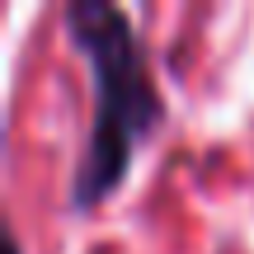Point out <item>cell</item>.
Masks as SVG:
<instances>
[{
    "label": "cell",
    "mask_w": 254,
    "mask_h": 254,
    "mask_svg": "<svg viewBox=\"0 0 254 254\" xmlns=\"http://www.w3.org/2000/svg\"><path fill=\"white\" fill-rule=\"evenodd\" d=\"M66 33L90 66L94 90L85 155L71 174V207L90 212L123 189L141 141L165 123V99L151 80L146 43L136 38L127 9L109 0H75L66 5Z\"/></svg>",
    "instance_id": "6da1fadb"
},
{
    "label": "cell",
    "mask_w": 254,
    "mask_h": 254,
    "mask_svg": "<svg viewBox=\"0 0 254 254\" xmlns=\"http://www.w3.org/2000/svg\"><path fill=\"white\" fill-rule=\"evenodd\" d=\"M9 254H24V250H19V240H14V236H9Z\"/></svg>",
    "instance_id": "7a4b0ae2"
}]
</instances>
